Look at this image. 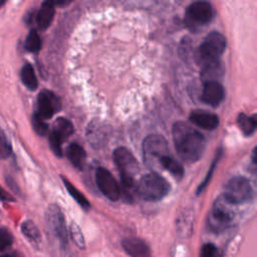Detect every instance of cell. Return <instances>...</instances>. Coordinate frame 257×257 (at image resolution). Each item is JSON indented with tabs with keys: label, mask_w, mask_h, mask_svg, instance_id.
<instances>
[{
	"label": "cell",
	"mask_w": 257,
	"mask_h": 257,
	"mask_svg": "<svg viewBox=\"0 0 257 257\" xmlns=\"http://www.w3.org/2000/svg\"><path fill=\"white\" fill-rule=\"evenodd\" d=\"M170 191L169 182L158 173H149L142 177L136 186L139 197L145 201H160Z\"/></svg>",
	"instance_id": "7a4b0ae2"
},
{
	"label": "cell",
	"mask_w": 257,
	"mask_h": 257,
	"mask_svg": "<svg viewBox=\"0 0 257 257\" xmlns=\"http://www.w3.org/2000/svg\"><path fill=\"white\" fill-rule=\"evenodd\" d=\"M113 161L118 169L120 181H135V176L139 172V164L128 149L116 148L113 151Z\"/></svg>",
	"instance_id": "52a82bcc"
},
{
	"label": "cell",
	"mask_w": 257,
	"mask_h": 257,
	"mask_svg": "<svg viewBox=\"0 0 257 257\" xmlns=\"http://www.w3.org/2000/svg\"><path fill=\"white\" fill-rule=\"evenodd\" d=\"M25 48L30 52H38L41 48V39L36 30H31L25 40Z\"/></svg>",
	"instance_id": "d4e9b609"
},
{
	"label": "cell",
	"mask_w": 257,
	"mask_h": 257,
	"mask_svg": "<svg viewBox=\"0 0 257 257\" xmlns=\"http://www.w3.org/2000/svg\"><path fill=\"white\" fill-rule=\"evenodd\" d=\"M45 222L49 231L58 239L61 246L67 245V229L65 219L58 206L50 205L45 212Z\"/></svg>",
	"instance_id": "ba28073f"
},
{
	"label": "cell",
	"mask_w": 257,
	"mask_h": 257,
	"mask_svg": "<svg viewBox=\"0 0 257 257\" xmlns=\"http://www.w3.org/2000/svg\"><path fill=\"white\" fill-rule=\"evenodd\" d=\"M13 243V236L11 233L5 229L0 228V251H4L8 249Z\"/></svg>",
	"instance_id": "f546056e"
},
{
	"label": "cell",
	"mask_w": 257,
	"mask_h": 257,
	"mask_svg": "<svg viewBox=\"0 0 257 257\" xmlns=\"http://www.w3.org/2000/svg\"><path fill=\"white\" fill-rule=\"evenodd\" d=\"M217 253V247L212 243L204 244L201 249V255L203 257H213Z\"/></svg>",
	"instance_id": "1f68e13d"
},
{
	"label": "cell",
	"mask_w": 257,
	"mask_h": 257,
	"mask_svg": "<svg viewBox=\"0 0 257 257\" xmlns=\"http://www.w3.org/2000/svg\"><path fill=\"white\" fill-rule=\"evenodd\" d=\"M172 134L176 151L183 161L195 163L202 157L206 140L199 131L184 121H177L173 125Z\"/></svg>",
	"instance_id": "6da1fadb"
},
{
	"label": "cell",
	"mask_w": 257,
	"mask_h": 257,
	"mask_svg": "<svg viewBox=\"0 0 257 257\" xmlns=\"http://www.w3.org/2000/svg\"><path fill=\"white\" fill-rule=\"evenodd\" d=\"M11 151L12 150H11L10 143H9L6 135L0 127V158L1 159L8 158L11 155Z\"/></svg>",
	"instance_id": "f1b7e54d"
},
{
	"label": "cell",
	"mask_w": 257,
	"mask_h": 257,
	"mask_svg": "<svg viewBox=\"0 0 257 257\" xmlns=\"http://www.w3.org/2000/svg\"><path fill=\"white\" fill-rule=\"evenodd\" d=\"M21 231L24 236L29 239L33 243H39L41 240V236L38 228L32 221H25L21 225Z\"/></svg>",
	"instance_id": "cb8c5ba5"
},
{
	"label": "cell",
	"mask_w": 257,
	"mask_h": 257,
	"mask_svg": "<svg viewBox=\"0 0 257 257\" xmlns=\"http://www.w3.org/2000/svg\"><path fill=\"white\" fill-rule=\"evenodd\" d=\"M66 156L69 160V162L78 170H82L85 164V159H86V154L83 148L76 144L72 143L68 146L66 150Z\"/></svg>",
	"instance_id": "2e32d148"
},
{
	"label": "cell",
	"mask_w": 257,
	"mask_h": 257,
	"mask_svg": "<svg viewBox=\"0 0 257 257\" xmlns=\"http://www.w3.org/2000/svg\"><path fill=\"white\" fill-rule=\"evenodd\" d=\"M226 48V38L217 31L209 33L198 47L195 58L199 65L219 60Z\"/></svg>",
	"instance_id": "3957f363"
},
{
	"label": "cell",
	"mask_w": 257,
	"mask_h": 257,
	"mask_svg": "<svg viewBox=\"0 0 257 257\" xmlns=\"http://www.w3.org/2000/svg\"><path fill=\"white\" fill-rule=\"evenodd\" d=\"M190 120L195 125L213 131L219 125V117L217 114L213 112H209L207 110L197 109L191 112L190 114Z\"/></svg>",
	"instance_id": "4fadbf2b"
},
{
	"label": "cell",
	"mask_w": 257,
	"mask_h": 257,
	"mask_svg": "<svg viewBox=\"0 0 257 257\" xmlns=\"http://www.w3.org/2000/svg\"><path fill=\"white\" fill-rule=\"evenodd\" d=\"M104 138L105 130H103V126L98 122H91L89 126H87V141H89L92 146H101V144L104 143Z\"/></svg>",
	"instance_id": "d6986e66"
},
{
	"label": "cell",
	"mask_w": 257,
	"mask_h": 257,
	"mask_svg": "<svg viewBox=\"0 0 257 257\" xmlns=\"http://www.w3.org/2000/svg\"><path fill=\"white\" fill-rule=\"evenodd\" d=\"M20 76H21V80L22 83L30 90H35L38 86V81H37V77L35 74V71L32 67L31 64L26 63L23 65V67L21 68V72H20Z\"/></svg>",
	"instance_id": "ffe728a7"
},
{
	"label": "cell",
	"mask_w": 257,
	"mask_h": 257,
	"mask_svg": "<svg viewBox=\"0 0 257 257\" xmlns=\"http://www.w3.org/2000/svg\"><path fill=\"white\" fill-rule=\"evenodd\" d=\"M5 1H6V0H0V7L5 3Z\"/></svg>",
	"instance_id": "e575fe53"
},
{
	"label": "cell",
	"mask_w": 257,
	"mask_h": 257,
	"mask_svg": "<svg viewBox=\"0 0 257 257\" xmlns=\"http://www.w3.org/2000/svg\"><path fill=\"white\" fill-rule=\"evenodd\" d=\"M54 5L52 0H45L41 5L36 15V23L40 29H46L51 24L54 16Z\"/></svg>",
	"instance_id": "9a60e30c"
},
{
	"label": "cell",
	"mask_w": 257,
	"mask_h": 257,
	"mask_svg": "<svg viewBox=\"0 0 257 257\" xmlns=\"http://www.w3.org/2000/svg\"><path fill=\"white\" fill-rule=\"evenodd\" d=\"M233 206L235 205L229 203L223 196L215 200L208 216V227L212 232L221 233L232 225L235 218Z\"/></svg>",
	"instance_id": "277c9868"
},
{
	"label": "cell",
	"mask_w": 257,
	"mask_h": 257,
	"mask_svg": "<svg viewBox=\"0 0 257 257\" xmlns=\"http://www.w3.org/2000/svg\"><path fill=\"white\" fill-rule=\"evenodd\" d=\"M61 179H62V182H63V184L65 185V188H66V190L68 191L69 195L76 201V203H77L79 206H81L84 210H87V209L90 207V204H89V202L87 201V199L84 197V195H83L80 191H78V190L74 187V185H72L66 178H64V177L62 176Z\"/></svg>",
	"instance_id": "7402d4cb"
},
{
	"label": "cell",
	"mask_w": 257,
	"mask_h": 257,
	"mask_svg": "<svg viewBox=\"0 0 257 257\" xmlns=\"http://www.w3.org/2000/svg\"><path fill=\"white\" fill-rule=\"evenodd\" d=\"M159 166L163 167L165 170H167L172 176H174L176 179L180 180L184 176V168L183 166L176 161L173 157H171L169 154L165 155L159 163Z\"/></svg>",
	"instance_id": "ac0fdd59"
},
{
	"label": "cell",
	"mask_w": 257,
	"mask_h": 257,
	"mask_svg": "<svg viewBox=\"0 0 257 257\" xmlns=\"http://www.w3.org/2000/svg\"><path fill=\"white\" fill-rule=\"evenodd\" d=\"M237 123L239 128L245 136H251L256 130L255 115L250 116L241 112L237 117Z\"/></svg>",
	"instance_id": "44dd1931"
},
{
	"label": "cell",
	"mask_w": 257,
	"mask_h": 257,
	"mask_svg": "<svg viewBox=\"0 0 257 257\" xmlns=\"http://www.w3.org/2000/svg\"><path fill=\"white\" fill-rule=\"evenodd\" d=\"M69 232H70V236H71V239H72L73 243L79 249H84L85 248L84 237L82 235V232H81V229L79 228V226L76 223L72 222L70 224V227H69Z\"/></svg>",
	"instance_id": "484cf974"
},
{
	"label": "cell",
	"mask_w": 257,
	"mask_h": 257,
	"mask_svg": "<svg viewBox=\"0 0 257 257\" xmlns=\"http://www.w3.org/2000/svg\"><path fill=\"white\" fill-rule=\"evenodd\" d=\"M95 182L99 191L110 201H117L120 198V188L116 180L105 168H98L95 173Z\"/></svg>",
	"instance_id": "30bf717a"
},
{
	"label": "cell",
	"mask_w": 257,
	"mask_h": 257,
	"mask_svg": "<svg viewBox=\"0 0 257 257\" xmlns=\"http://www.w3.org/2000/svg\"><path fill=\"white\" fill-rule=\"evenodd\" d=\"M121 246L123 250L133 257H147L151 255V251L147 243L136 237H128L123 239Z\"/></svg>",
	"instance_id": "5bb4252c"
},
{
	"label": "cell",
	"mask_w": 257,
	"mask_h": 257,
	"mask_svg": "<svg viewBox=\"0 0 257 257\" xmlns=\"http://www.w3.org/2000/svg\"><path fill=\"white\" fill-rule=\"evenodd\" d=\"M32 125L36 134H38L39 136H45L48 132V125L45 122V119H43L36 112L32 116Z\"/></svg>",
	"instance_id": "83f0119b"
},
{
	"label": "cell",
	"mask_w": 257,
	"mask_h": 257,
	"mask_svg": "<svg viewBox=\"0 0 257 257\" xmlns=\"http://www.w3.org/2000/svg\"><path fill=\"white\" fill-rule=\"evenodd\" d=\"M222 196L229 203L238 206L251 201L253 189L247 178L237 176L231 178L226 183Z\"/></svg>",
	"instance_id": "5b68a950"
},
{
	"label": "cell",
	"mask_w": 257,
	"mask_h": 257,
	"mask_svg": "<svg viewBox=\"0 0 257 257\" xmlns=\"http://www.w3.org/2000/svg\"><path fill=\"white\" fill-rule=\"evenodd\" d=\"M224 73V68L220 62V60L213 61L210 63H206L202 65L201 70V78L204 82L211 80H219Z\"/></svg>",
	"instance_id": "e0dca14e"
},
{
	"label": "cell",
	"mask_w": 257,
	"mask_h": 257,
	"mask_svg": "<svg viewBox=\"0 0 257 257\" xmlns=\"http://www.w3.org/2000/svg\"><path fill=\"white\" fill-rule=\"evenodd\" d=\"M54 4H57L59 6H66L68 4H70L73 0H52Z\"/></svg>",
	"instance_id": "836d02e7"
},
{
	"label": "cell",
	"mask_w": 257,
	"mask_h": 257,
	"mask_svg": "<svg viewBox=\"0 0 257 257\" xmlns=\"http://www.w3.org/2000/svg\"><path fill=\"white\" fill-rule=\"evenodd\" d=\"M53 131L56 132L59 137L64 141L73 133V125L68 119L64 117H59L54 123Z\"/></svg>",
	"instance_id": "603a6c76"
},
{
	"label": "cell",
	"mask_w": 257,
	"mask_h": 257,
	"mask_svg": "<svg viewBox=\"0 0 257 257\" xmlns=\"http://www.w3.org/2000/svg\"><path fill=\"white\" fill-rule=\"evenodd\" d=\"M62 142L63 140L59 137V135L52 130V132L49 135V145L53 154L57 157L62 156V149H61Z\"/></svg>",
	"instance_id": "4316f807"
},
{
	"label": "cell",
	"mask_w": 257,
	"mask_h": 257,
	"mask_svg": "<svg viewBox=\"0 0 257 257\" xmlns=\"http://www.w3.org/2000/svg\"><path fill=\"white\" fill-rule=\"evenodd\" d=\"M144 161L149 167H155L159 165L160 160L169 154L168 143L163 136L150 135L143 143Z\"/></svg>",
	"instance_id": "8992f818"
},
{
	"label": "cell",
	"mask_w": 257,
	"mask_h": 257,
	"mask_svg": "<svg viewBox=\"0 0 257 257\" xmlns=\"http://www.w3.org/2000/svg\"><path fill=\"white\" fill-rule=\"evenodd\" d=\"M214 12L211 4L204 0L192 3L187 9V23L189 26H200L209 23L213 18Z\"/></svg>",
	"instance_id": "9c48e42d"
},
{
	"label": "cell",
	"mask_w": 257,
	"mask_h": 257,
	"mask_svg": "<svg viewBox=\"0 0 257 257\" xmlns=\"http://www.w3.org/2000/svg\"><path fill=\"white\" fill-rule=\"evenodd\" d=\"M60 106L61 104L58 97L51 91L43 90L38 94L36 113L43 119L52 117V115L60 109Z\"/></svg>",
	"instance_id": "8fae6325"
},
{
	"label": "cell",
	"mask_w": 257,
	"mask_h": 257,
	"mask_svg": "<svg viewBox=\"0 0 257 257\" xmlns=\"http://www.w3.org/2000/svg\"><path fill=\"white\" fill-rule=\"evenodd\" d=\"M221 154H222V152L219 151V152L217 153V155H216V158L213 160V162H212V164H211V167H210V169H209V173L207 174L205 180L201 183V185H200L199 188H198V191H197V194H198V195H199V194L206 188V186L208 185V183H209V181H210V179H211L212 173L214 172V169H215V167H216V165H217V163H218V161H219V159H220V157H221Z\"/></svg>",
	"instance_id": "4dcf8cb0"
},
{
	"label": "cell",
	"mask_w": 257,
	"mask_h": 257,
	"mask_svg": "<svg viewBox=\"0 0 257 257\" xmlns=\"http://www.w3.org/2000/svg\"><path fill=\"white\" fill-rule=\"evenodd\" d=\"M0 200L1 201H6V202H12L13 201V197L7 193L1 186H0Z\"/></svg>",
	"instance_id": "d6a6232c"
},
{
	"label": "cell",
	"mask_w": 257,
	"mask_h": 257,
	"mask_svg": "<svg viewBox=\"0 0 257 257\" xmlns=\"http://www.w3.org/2000/svg\"><path fill=\"white\" fill-rule=\"evenodd\" d=\"M225 91L223 85L218 80H211L204 82L201 98L203 102L211 105L218 106L224 99Z\"/></svg>",
	"instance_id": "7c38bea8"
}]
</instances>
